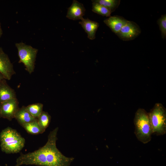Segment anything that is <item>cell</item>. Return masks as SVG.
<instances>
[{
    "label": "cell",
    "mask_w": 166,
    "mask_h": 166,
    "mask_svg": "<svg viewBox=\"0 0 166 166\" xmlns=\"http://www.w3.org/2000/svg\"><path fill=\"white\" fill-rule=\"evenodd\" d=\"M51 119V117L49 113L43 111L38 118V122L44 132L49 126Z\"/></svg>",
    "instance_id": "e0dca14e"
},
{
    "label": "cell",
    "mask_w": 166,
    "mask_h": 166,
    "mask_svg": "<svg viewBox=\"0 0 166 166\" xmlns=\"http://www.w3.org/2000/svg\"><path fill=\"white\" fill-rule=\"evenodd\" d=\"M14 118L21 126L24 124L38 120V119L33 117L30 114L24 106L19 108L15 114Z\"/></svg>",
    "instance_id": "4fadbf2b"
},
{
    "label": "cell",
    "mask_w": 166,
    "mask_h": 166,
    "mask_svg": "<svg viewBox=\"0 0 166 166\" xmlns=\"http://www.w3.org/2000/svg\"><path fill=\"white\" fill-rule=\"evenodd\" d=\"M134 133L138 140L145 144L150 142L153 133L148 113L143 109H138L134 119Z\"/></svg>",
    "instance_id": "3957f363"
},
{
    "label": "cell",
    "mask_w": 166,
    "mask_h": 166,
    "mask_svg": "<svg viewBox=\"0 0 166 166\" xmlns=\"http://www.w3.org/2000/svg\"><path fill=\"white\" fill-rule=\"evenodd\" d=\"M43 106L42 104L38 103L29 105L25 108L32 116L38 119L43 111Z\"/></svg>",
    "instance_id": "9a60e30c"
},
{
    "label": "cell",
    "mask_w": 166,
    "mask_h": 166,
    "mask_svg": "<svg viewBox=\"0 0 166 166\" xmlns=\"http://www.w3.org/2000/svg\"><path fill=\"white\" fill-rule=\"evenodd\" d=\"M19 102L17 98H13L1 103V117L11 121L19 109Z\"/></svg>",
    "instance_id": "52a82bcc"
},
{
    "label": "cell",
    "mask_w": 166,
    "mask_h": 166,
    "mask_svg": "<svg viewBox=\"0 0 166 166\" xmlns=\"http://www.w3.org/2000/svg\"><path fill=\"white\" fill-rule=\"evenodd\" d=\"M128 20L118 15L110 16L104 20V23L116 34L119 32Z\"/></svg>",
    "instance_id": "30bf717a"
},
{
    "label": "cell",
    "mask_w": 166,
    "mask_h": 166,
    "mask_svg": "<svg viewBox=\"0 0 166 166\" xmlns=\"http://www.w3.org/2000/svg\"><path fill=\"white\" fill-rule=\"evenodd\" d=\"M2 31L0 23V38L2 36Z\"/></svg>",
    "instance_id": "44dd1931"
},
{
    "label": "cell",
    "mask_w": 166,
    "mask_h": 166,
    "mask_svg": "<svg viewBox=\"0 0 166 166\" xmlns=\"http://www.w3.org/2000/svg\"><path fill=\"white\" fill-rule=\"evenodd\" d=\"M85 9L83 5L74 0L71 6L68 8L66 18L73 20H81L84 15Z\"/></svg>",
    "instance_id": "9c48e42d"
},
{
    "label": "cell",
    "mask_w": 166,
    "mask_h": 166,
    "mask_svg": "<svg viewBox=\"0 0 166 166\" xmlns=\"http://www.w3.org/2000/svg\"><path fill=\"white\" fill-rule=\"evenodd\" d=\"M141 32V29L136 23L128 20L116 35L121 40L128 41L135 39Z\"/></svg>",
    "instance_id": "8992f818"
},
{
    "label": "cell",
    "mask_w": 166,
    "mask_h": 166,
    "mask_svg": "<svg viewBox=\"0 0 166 166\" xmlns=\"http://www.w3.org/2000/svg\"><path fill=\"white\" fill-rule=\"evenodd\" d=\"M92 11L103 16L109 17L111 12L107 8L98 3L92 2Z\"/></svg>",
    "instance_id": "ac0fdd59"
},
{
    "label": "cell",
    "mask_w": 166,
    "mask_h": 166,
    "mask_svg": "<svg viewBox=\"0 0 166 166\" xmlns=\"http://www.w3.org/2000/svg\"><path fill=\"white\" fill-rule=\"evenodd\" d=\"M92 1L104 6L111 13L115 11L118 7L121 2L120 0H93Z\"/></svg>",
    "instance_id": "2e32d148"
},
{
    "label": "cell",
    "mask_w": 166,
    "mask_h": 166,
    "mask_svg": "<svg viewBox=\"0 0 166 166\" xmlns=\"http://www.w3.org/2000/svg\"><path fill=\"white\" fill-rule=\"evenodd\" d=\"M0 142L2 152L7 154L16 153L24 148L25 140L16 130L8 127L1 132Z\"/></svg>",
    "instance_id": "7a4b0ae2"
},
{
    "label": "cell",
    "mask_w": 166,
    "mask_h": 166,
    "mask_svg": "<svg viewBox=\"0 0 166 166\" xmlns=\"http://www.w3.org/2000/svg\"><path fill=\"white\" fill-rule=\"evenodd\" d=\"M153 133L157 136L166 133V109L160 103L155 104L148 113Z\"/></svg>",
    "instance_id": "277c9868"
},
{
    "label": "cell",
    "mask_w": 166,
    "mask_h": 166,
    "mask_svg": "<svg viewBox=\"0 0 166 166\" xmlns=\"http://www.w3.org/2000/svg\"><path fill=\"white\" fill-rule=\"evenodd\" d=\"M22 126L29 133L32 135H37L44 132L39 126L38 120L22 124Z\"/></svg>",
    "instance_id": "5bb4252c"
},
{
    "label": "cell",
    "mask_w": 166,
    "mask_h": 166,
    "mask_svg": "<svg viewBox=\"0 0 166 166\" xmlns=\"http://www.w3.org/2000/svg\"><path fill=\"white\" fill-rule=\"evenodd\" d=\"M160 30L161 32L162 38L164 39L166 38V15H161L157 21Z\"/></svg>",
    "instance_id": "d6986e66"
},
{
    "label": "cell",
    "mask_w": 166,
    "mask_h": 166,
    "mask_svg": "<svg viewBox=\"0 0 166 166\" xmlns=\"http://www.w3.org/2000/svg\"><path fill=\"white\" fill-rule=\"evenodd\" d=\"M81 20L79 24L87 34L88 38L91 40L95 39L96 31L99 27V23L88 18L85 19L83 18Z\"/></svg>",
    "instance_id": "8fae6325"
},
{
    "label": "cell",
    "mask_w": 166,
    "mask_h": 166,
    "mask_svg": "<svg viewBox=\"0 0 166 166\" xmlns=\"http://www.w3.org/2000/svg\"><path fill=\"white\" fill-rule=\"evenodd\" d=\"M0 108H1V103H0V118H1V116L0 114Z\"/></svg>",
    "instance_id": "7402d4cb"
},
{
    "label": "cell",
    "mask_w": 166,
    "mask_h": 166,
    "mask_svg": "<svg viewBox=\"0 0 166 166\" xmlns=\"http://www.w3.org/2000/svg\"><path fill=\"white\" fill-rule=\"evenodd\" d=\"M58 130V128L57 127L50 132L48 140L43 147L32 152L25 154L21 153L17 159L15 166H69L74 158L65 156L57 148L56 142Z\"/></svg>",
    "instance_id": "6da1fadb"
},
{
    "label": "cell",
    "mask_w": 166,
    "mask_h": 166,
    "mask_svg": "<svg viewBox=\"0 0 166 166\" xmlns=\"http://www.w3.org/2000/svg\"><path fill=\"white\" fill-rule=\"evenodd\" d=\"M5 79L4 77L3 76V75L0 73V82L2 80Z\"/></svg>",
    "instance_id": "ffe728a7"
},
{
    "label": "cell",
    "mask_w": 166,
    "mask_h": 166,
    "mask_svg": "<svg viewBox=\"0 0 166 166\" xmlns=\"http://www.w3.org/2000/svg\"><path fill=\"white\" fill-rule=\"evenodd\" d=\"M15 46L18 49L19 58L18 62L22 63L26 70L30 74H31L34 71L38 49L22 42L16 43Z\"/></svg>",
    "instance_id": "5b68a950"
},
{
    "label": "cell",
    "mask_w": 166,
    "mask_h": 166,
    "mask_svg": "<svg viewBox=\"0 0 166 166\" xmlns=\"http://www.w3.org/2000/svg\"><path fill=\"white\" fill-rule=\"evenodd\" d=\"M0 73L6 80H10L16 73L8 55L0 47Z\"/></svg>",
    "instance_id": "ba28073f"
},
{
    "label": "cell",
    "mask_w": 166,
    "mask_h": 166,
    "mask_svg": "<svg viewBox=\"0 0 166 166\" xmlns=\"http://www.w3.org/2000/svg\"><path fill=\"white\" fill-rule=\"evenodd\" d=\"M17 98L16 92L7 83L4 79L0 82V103Z\"/></svg>",
    "instance_id": "7c38bea8"
}]
</instances>
